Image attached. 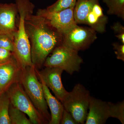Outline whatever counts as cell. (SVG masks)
I'll use <instances>...</instances> for the list:
<instances>
[{
    "instance_id": "1",
    "label": "cell",
    "mask_w": 124,
    "mask_h": 124,
    "mask_svg": "<svg viewBox=\"0 0 124 124\" xmlns=\"http://www.w3.org/2000/svg\"><path fill=\"white\" fill-rule=\"evenodd\" d=\"M32 14L30 12L26 16L25 28L31 44L32 64L38 69L54 49L62 44L63 35L44 18Z\"/></svg>"
},
{
    "instance_id": "25",
    "label": "cell",
    "mask_w": 124,
    "mask_h": 124,
    "mask_svg": "<svg viewBox=\"0 0 124 124\" xmlns=\"http://www.w3.org/2000/svg\"><path fill=\"white\" fill-rule=\"evenodd\" d=\"M13 57V54L11 51L0 48V64L8 62Z\"/></svg>"
},
{
    "instance_id": "5",
    "label": "cell",
    "mask_w": 124,
    "mask_h": 124,
    "mask_svg": "<svg viewBox=\"0 0 124 124\" xmlns=\"http://www.w3.org/2000/svg\"><path fill=\"white\" fill-rule=\"evenodd\" d=\"M90 97L89 91L78 84L68 92L62 103L64 109L71 113L78 124H84L86 121Z\"/></svg>"
},
{
    "instance_id": "4",
    "label": "cell",
    "mask_w": 124,
    "mask_h": 124,
    "mask_svg": "<svg viewBox=\"0 0 124 124\" xmlns=\"http://www.w3.org/2000/svg\"><path fill=\"white\" fill-rule=\"evenodd\" d=\"M52 52L50 56L46 59L44 66L61 68L71 75L80 71L84 62L78 51L61 44L56 46Z\"/></svg>"
},
{
    "instance_id": "13",
    "label": "cell",
    "mask_w": 124,
    "mask_h": 124,
    "mask_svg": "<svg viewBox=\"0 0 124 124\" xmlns=\"http://www.w3.org/2000/svg\"><path fill=\"white\" fill-rule=\"evenodd\" d=\"M42 84L44 94L47 106L51 112V120L49 124H59L64 110L62 103L52 95L49 89L41 79L38 78Z\"/></svg>"
},
{
    "instance_id": "22",
    "label": "cell",
    "mask_w": 124,
    "mask_h": 124,
    "mask_svg": "<svg viewBox=\"0 0 124 124\" xmlns=\"http://www.w3.org/2000/svg\"><path fill=\"white\" fill-rule=\"evenodd\" d=\"M111 28L116 34V37L124 44V27L120 23H115L111 26Z\"/></svg>"
},
{
    "instance_id": "16",
    "label": "cell",
    "mask_w": 124,
    "mask_h": 124,
    "mask_svg": "<svg viewBox=\"0 0 124 124\" xmlns=\"http://www.w3.org/2000/svg\"><path fill=\"white\" fill-rule=\"evenodd\" d=\"M108 8V15L116 16L124 20V0H102Z\"/></svg>"
},
{
    "instance_id": "21",
    "label": "cell",
    "mask_w": 124,
    "mask_h": 124,
    "mask_svg": "<svg viewBox=\"0 0 124 124\" xmlns=\"http://www.w3.org/2000/svg\"><path fill=\"white\" fill-rule=\"evenodd\" d=\"M0 48L13 52L14 51V41L8 36L0 34Z\"/></svg>"
},
{
    "instance_id": "6",
    "label": "cell",
    "mask_w": 124,
    "mask_h": 124,
    "mask_svg": "<svg viewBox=\"0 0 124 124\" xmlns=\"http://www.w3.org/2000/svg\"><path fill=\"white\" fill-rule=\"evenodd\" d=\"M6 92L10 103L27 115L32 124H48L36 108L19 82L12 85Z\"/></svg>"
},
{
    "instance_id": "17",
    "label": "cell",
    "mask_w": 124,
    "mask_h": 124,
    "mask_svg": "<svg viewBox=\"0 0 124 124\" xmlns=\"http://www.w3.org/2000/svg\"><path fill=\"white\" fill-rule=\"evenodd\" d=\"M10 104L7 92L0 95V124H11L9 113Z\"/></svg>"
},
{
    "instance_id": "12",
    "label": "cell",
    "mask_w": 124,
    "mask_h": 124,
    "mask_svg": "<svg viewBox=\"0 0 124 124\" xmlns=\"http://www.w3.org/2000/svg\"><path fill=\"white\" fill-rule=\"evenodd\" d=\"M85 124H104L109 117L108 102L91 96Z\"/></svg>"
},
{
    "instance_id": "10",
    "label": "cell",
    "mask_w": 124,
    "mask_h": 124,
    "mask_svg": "<svg viewBox=\"0 0 124 124\" xmlns=\"http://www.w3.org/2000/svg\"><path fill=\"white\" fill-rule=\"evenodd\" d=\"M18 13L16 4H0V34L6 35L14 41L17 31L16 18Z\"/></svg>"
},
{
    "instance_id": "9",
    "label": "cell",
    "mask_w": 124,
    "mask_h": 124,
    "mask_svg": "<svg viewBox=\"0 0 124 124\" xmlns=\"http://www.w3.org/2000/svg\"><path fill=\"white\" fill-rule=\"evenodd\" d=\"M38 78H40L55 97L62 103L68 92L64 88L62 80L63 70L55 67H45L41 71L36 68Z\"/></svg>"
},
{
    "instance_id": "24",
    "label": "cell",
    "mask_w": 124,
    "mask_h": 124,
    "mask_svg": "<svg viewBox=\"0 0 124 124\" xmlns=\"http://www.w3.org/2000/svg\"><path fill=\"white\" fill-rule=\"evenodd\" d=\"M60 124H78L70 113L64 109Z\"/></svg>"
},
{
    "instance_id": "8",
    "label": "cell",
    "mask_w": 124,
    "mask_h": 124,
    "mask_svg": "<svg viewBox=\"0 0 124 124\" xmlns=\"http://www.w3.org/2000/svg\"><path fill=\"white\" fill-rule=\"evenodd\" d=\"M74 7L59 11H49L39 9L37 15L44 18L50 24L63 35L77 25L74 19Z\"/></svg>"
},
{
    "instance_id": "20",
    "label": "cell",
    "mask_w": 124,
    "mask_h": 124,
    "mask_svg": "<svg viewBox=\"0 0 124 124\" xmlns=\"http://www.w3.org/2000/svg\"><path fill=\"white\" fill-rule=\"evenodd\" d=\"M77 0H58L53 5L46 8V10L49 11H59L75 7Z\"/></svg>"
},
{
    "instance_id": "19",
    "label": "cell",
    "mask_w": 124,
    "mask_h": 124,
    "mask_svg": "<svg viewBox=\"0 0 124 124\" xmlns=\"http://www.w3.org/2000/svg\"><path fill=\"white\" fill-rule=\"evenodd\" d=\"M109 117L115 118L124 124V101L116 103L108 102Z\"/></svg>"
},
{
    "instance_id": "2",
    "label": "cell",
    "mask_w": 124,
    "mask_h": 124,
    "mask_svg": "<svg viewBox=\"0 0 124 124\" xmlns=\"http://www.w3.org/2000/svg\"><path fill=\"white\" fill-rule=\"evenodd\" d=\"M19 15V23L14 39L13 56L21 70L33 66L31 46L26 31L25 19L27 15L33 12L35 6L29 0H15Z\"/></svg>"
},
{
    "instance_id": "3",
    "label": "cell",
    "mask_w": 124,
    "mask_h": 124,
    "mask_svg": "<svg viewBox=\"0 0 124 124\" xmlns=\"http://www.w3.org/2000/svg\"><path fill=\"white\" fill-rule=\"evenodd\" d=\"M19 82L36 108L49 124L51 115L48 110L42 84L38 80L34 65L22 70Z\"/></svg>"
},
{
    "instance_id": "7",
    "label": "cell",
    "mask_w": 124,
    "mask_h": 124,
    "mask_svg": "<svg viewBox=\"0 0 124 124\" xmlns=\"http://www.w3.org/2000/svg\"><path fill=\"white\" fill-rule=\"evenodd\" d=\"M96 33L91 28L77 24L63 35L62 44L78 51H84L88 48L97 39Z\"/></svg>"
},
{
    "instance_id": "18",
    "label": "cell",
    "mask_w": 124,
    "mask_h": 124,
    "mask_svg": "<svg viewBox=\"0 0 124 124\" xmlns=\"http://www.w3.org/2000/svg\"><path fill=\"white\" fill-rule=\"evenodd\" d=\"M9 113L11 124H32L25 113L11 103L9 108Z\"/></svg>"
},
{
    "instance_id": "23",
    "label": "cell",
    "mask_w": 124,
    "mask_h": 124,
    "mask_svg": "<svg viewBox=\"0 0 124 124\" xmlns=\"http://www.w3.org/2000/svg\"><path fill=\"white\" fill-rule=\"evenodd\" d=\"M113 49L117 59L124 61V44H120L117 42L112 44Z\"/></svg>"
},
{
    "instance_id": "11",
    "label": "cell",
    "mask_w": 124,
    "mask_h": 124,
    "mask_svg": "<svg viewBox=\"0 0 124 124\" xmlns=\"http://www.w3.org/2000/svg\"><path fill=\"white\" fill-rule=\"evenodd\" d=\"M21 71L14 57L0 64V95L6 92L14 84L19 82Z\"/></svg>"
},
{
    "instance_id": "14",
    "label": "cell",
    "mask_w": 124,
    "mask_h": 124,
    "mask_svg": "<svg viewBox=\"0 0 124 124\" xmlns=\"http://www.w3.org/2000/svg\"><path fill=\"white\" fill-rule=\"evenodd\" d=\"M108 21V18L103 14V9L98 2L94 4L88 15L85 24L96 32L103 33L106 31Z\"/></svg>"
},
{
    "instance_id": "26",
    "label": "cell",
    "mask_w": 124,
    "mask_h": 124,
    "mask_svg": "<svg viewBox=\"0 0 124 124\" xmlns=\"http://www.w3.org/2000/svg\"></svg>"
},
{
    "instance_id": "15",
    "label": "cell",
    "mask_w": 124,
    "mask_h": 124,
    "mask_svg": "<svg viewBox=\"0 0 124 124\" xmlns=\"http://www.w3.org/2000/svg\"><path fill=\"white\" fill-rule=\"evenodd\" d=\"M99 0H77L73 10L74 19L77 24H85L86 17L93 5Z\"/></svg>"
}]
</instances>
